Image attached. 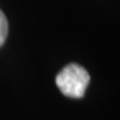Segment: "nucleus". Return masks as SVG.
<instances>
[{"mask_svg":"<svg viewBox=\"0 0 120 120\" xmlns=\"http://www.w3.org/2000/svg\"><path fill=\"white\" fill-rule=\"evenodd\" d=\"M8 32H9V23L6 20V16L4 15V12L0 10V47H1L8 37Z\"/></svg>","mask_w":120,"mask_h":120,"instance_id":"2","label":"nucleus"},{"mask_svg":"<svg viewBox=\"0 0 120 120\" xmlns=\"http://www.w3.org/2000/svg\"><path fill=\"white\" fill-rule=\"evenodd\" d=\"M88 71L79 64H69L56 75L58 88L66 97L82 98L90 83Z\"/></svg>","mask_w":120,"mask_h":120,"instance_id":"1","label":"nucleus"}]
</instances>
